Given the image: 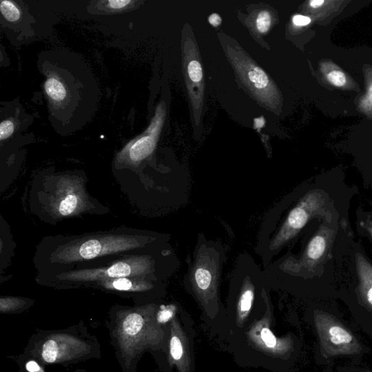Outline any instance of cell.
<instances>
[{
    "label": "cell",
    "instance_id": "6da1fadb",
    "mask_svg": "<svg viewBox=\"0 0 372 372\" xmlns=\"http://www.w3.org/2000/svg\"><path fill=\"white\" fill-rule=\"evenodd\" d=\"M160 308L151 303L136 307L116 305L110 311L106 325L123 372H137L146 353H165L167 322L161 319Z\"/></svg>",
    "mask_w": 372,
    "mask_h": 372
},
{
    "label": "cell",
    "instance_id": "7a4b0ae2",
    "mask_svg": "<svg viewBox=\"0 0 372 372\" xmlns=\"http://www.w3.org/2000/svg\"><path fill=\"white\" fill-rule=\"evenodd\" d=\"M266 310L244 332L226 340L235 362L243 367L263 368L271 372H294L301 343L293 332L279 336L273 330V307L265 290L261 292Z\"/></svg>",
    "mask_w": 372,
    "mask_h": 372
},
{
    "label": "cell",
    "instance_id": "3957f363",
    "mask_svg": "<svg viewBox=\"0 0 372 372\" xmlns=\"http://www.w3.org/2000/svg\"><path fill=\"white\" fill-rule=\"evenodd\" d=\"M101 345L84 321L62 330H37L17 358L19 366L34 362L47 366L70 365L99 360Z\"/></svg>",
    "mask_w": 372,
    "mask_h": 372
},
{
    "label": "cell",
    "instance_id": "277c9868",
    "mask_svg": "<svg viewBox=\"0 0 372 372\" xmlns=\"http://www.w3.org/2000/svg\"><path fill=\"white\" fill-rule=\"evenodd\" d=\"M310 320L317 337V356L320 364L337 358H361L369 351L359 336L338 317L315 310Z\"/></svg>",
    "mask_w": 372,
    "mask_h": 372
},
{
    "label": "cell",
    "instance_id": "5b68a950",
    "mask_svg": "<svg viewBox=\"0 0 372 372\" xmlns=\"http://www.w3.org/2000/svg\"><path fill=\"white\" fill-rule=\"evenodd\" d=\"M168 338L164 354L154 353L162 372H195V323L177 306L167 322Z\"/></svg>",
    "mask_w": 372,
    "mask_h": 372
},
{
    "label": "cell",
    "instance_id": "8992f818",
    "mask_svg": "<svg viewBox=\"0 0 372 372\" xmlns=\"http://www.w3.org/2000/svg\"><path fill=\"white\" fill-rule=\"evenodd\" d=\"M256 286L247 277L226 310L227 331L225 340L244 332L263 315L266 308H256Z\"/></svg>",
    "mask_w": 372,
    "mask_h": 372
},
{
    "label": "cell",
    "instance_id": "52a82bcc",
    "mask_svg": "<svg viewBox=\"0 0 372 372\" xmlns=\"http://www.w3.org/2000/svg\"><path fill=\"white\" fill-rule=\"evenodd\" d=\"M325 203L323 196L317 191L310 192L293 208L277 235L272 239L270 249H278L294 238L309 220L316 214Z\"/></svg>",
    "mask_w": 372,
    "mask_h": 372
},
{
    "label": "cell",
    "instance_id": "ba28073f",
    "mask_svg": "<svg viewBox=\"0 0 372 372\" xmlns=\"http://www.w3.org/2000/svg\"><path fill=\"white\" fill-rule=\"evenodd\" d=\"M137 240L124 237H103L92 238L82 245L68 247L62 253L64 260L93 259L103 254L113 253L138 246Z\"/></svg>",
    "mask_w": 372,
    "mask_h": 372
},
{
    "label": "cell",
    "instance_id": "9c48e42d",
    "mask_svg": "<svg viewBox=\"0 0 372 372\" xmlns=\"http://www.w3.org/2000/svg\"><path fill=\"white\" fill-rule=\"evenodd\" d=\"M150 262L147 259H133L120 261L113 266L99 269L74 272L66 274L65 279L73 282L101 281L104 278H123L129 275H140L148 271Z\"/></svg>",
    "mask_w": 372,
    "mask_h": 372
},
{
    "label": "cell",
    "instance_id": "30bf717a",
    "mask_svg": "<svg viewBox=\"0 0 372 372\" xmlns=\"http://www.w3.org/2000/svg\"><path fill=\"white\" fill-rule=\"evenodd\" d=\"M64 71H51L45 82V90L53 110L62 109L73 104L76 95L72 93L75 85L67 82Z\"/></svg>",
    "mask_w": 372,
    "mask_h": 372
},
{
    "label": "cell",
    "instance_id": "8fae6325",
    "mask_svg": "<svg viewBox=\"0 0 372 372\" xmlns=\"http://www.w3.org/2000/svg\"><path fill=\"white\" fill-rule=\"evenodd\" d=\"M162 125V116H156L146 134L130 142L124 149L122 155L127 156L133 162H139L146 159L155 149L157 136Z\"/></svg>",
    "mask_w": 372,
    "mask_h": 372
},
{
    "label": "cell",
    "instance_id": "7c38bea8",
    "mask_svg": "<svg viewBox=\"0 0 372 372\" xmlns=\"http://www.w3.org/2000/svg\"><path fill=\"white\" fill-rule=\"evenodd\" d=\"M359 290L367 311L372 317V266L362 255L356 256ZM372 338V317L362 329Z\"/></svg>",
    "mask_w": 372,
    "mask_h": 372
},
{
    "label": "cell",
    "instance_id": "4fadbf2b",
    "mask_svg": "<svg viewBox=\"0 0 372 372\" xmlns=\"http://www.w3.org/2000/svg\"><path fill=\"white\" fill-rule=\"evenodd\" d=\"M101 286L107 290L128 293L137 298L139 295L143 296L153 289V286L148 283L136 282L126 278H118L101 282Z\"/></svg>",
    "mask_w": 372,
    "mask_h": 372
},
{
    "label": "cell",
    "instance_id": "5bb4252c",
    "mask_svg": "<svg viewBox=\"0 0 372 372\" xmlns=\"http://www.w3.org/2000/svg\"><path fill=\"white\" fill-rule=\"evenodd\" d=\"M327 245V236L323 232L317 234L308 244L302 260L303 265H312L319 261L325 255Z\"/></svg>",
    "mask_w": 372,
    "mask_h": 372
},
{
    "label": "cell",
    "instance_id": "9a60e30c",
    "mask_svg": "<svg viewBox=\"0 0 372 372\" xmlns=\"http://www.w3.org/2000/svg\"><path fill=\"white\" fill-rule=\"evenodd\" d=\"M34 304L31 299L5 297L0 299V312L2 314H18L29 309Z\"/></svg>",
    "mask_w": 372,
    "mask_h": 372
},
{
    "label": "cell",
    "instance_id": "2e32d148",
    "mask_svg": "<svg viewBox=\"0 0 372 372\" xmlns=\"http://www.w3.org/2000/svg\"><path fill=\"white\" fill-rule=\"evenodd\" d=\"M247 77L249 81L253 84L254 88L257 90H265L270 88V80L265 73L260 68L256 65H249Z\"/></svg>",
    "mask_w": 372,
    "mask_h": 372
},
{
    "label": "cell",
    "instance_id": "e0dca14e",
    "mask_svg": "<svg viewBox=\"0 0 372 372\" xmlns=\"http://www.w3.org/2000/svg\"><path fill=\"white\" fill-rule=\"evenodd\" d=\"M1 12L5 18L10 22H16L21 18V11L17 5L11 1L4 0L1 3Z\"/></svg>",
    "mask_w": 372,
    "mask_h": 372
},
{
    "label": "cell",
    "instance_id": "ac0fdd59",
    "mask_svg": "<svg viewBox=\"0 0 372 372\" xmlns=\"http://www.w3.org/2000/svg\"><path fill=\"white\" fill-rule=\"evenodd\" d=\"M78 199L75 195L67 196L61 203L59 207V212L64 216L69 215L73 212L77 207Z\"/></svg>",
    "mask_w": 372,
    "mask_h": 372
},
{
    "label": "cell",
    "instance_id": "d6986e66",
    "mask_svg": "<svg viewBox=\"0 0 372 372\" xmlns=\"http://www.w3.org/2000/svg\"><path fill=\"white\" fill-rule=\"evenodd\" d=\"M271 25V16L268 11L260 12L257 18V28L261 33H266Z\"/></svg>",
    "mask_w": 372,
    "mask_h": 372
},
{
    "label": "cell",
    "instance_id": "ffe728a7",
    "mask_svg": "<svg viewBox=\"0 0 372 372\" xmlns=\"http://www.w3.org/2000/svg\"><path fill=\"white\" fill-rule=\"evenodd\" d=\"M327 80L335 87H343L346 84V77L343 71L334 70L327 75Z\"/></svg>",
    "mask_w": 372,
    "mask_h": 372
},
{
    "label": "cell",
    "instance_id": "44dd1931",
    "mask_svg": "<svg viewBox=\"0 0 372 372\" xmlns=\"http://www.w3.org/2000/svg\"><path fill=\"white\" fill-rule=\"evenodd\" d=\"M190 79L195 82H199L203 77L202 68L197 61H192L188 66Z\"/></svg>",
    "mask_w": 372,
    "mask_h": 372
},
{
    "label": "cell",
    "instance_id": "7402d4cb",
    "mask_svg": "<svg viewBox=\"0 0 372 372\" xmlns=\"http://www.w3.org/2000/svg\"><path fill=\"white\" fill-rule=\"evenodd\" d=\"M15 125L10 119L4 120L0 125V139L2 141L10 138L14 134Z\"/></svg>",
    "mask_w": 372,
    "mask_h": 372
},
{
    "label": "cell",
    "instance_id": "603a6c76",
    "mask_svg": "<svg viewBox=\"0 0 372 372\" xmlns=\"http://www.w3.org/2000/svg\"><path fill=\"white\" fill-rule=\"evenodd\" d=\"M360 108L363 111L372 112V82L369 85L367 93L360 101Z\"/></svg>",
    "mask_w": 372,
    "mask_h": 372
},
{
    "label": "cell",
    "instance_id": "cb8c5ba5",
    "mask_svg": "<svg viewBox=\"0 0 372 372\" xmlns=\"http://www.w3.org/2000/svg\"><path fill=\"white\" fill-rule=\"evenodd\" d=\"M133 3L130 0H110L106 2V7L114 10H121Z\"/></svg>",
    "mask_w": 372,
    "mask_h": 372
},
{
    "label": "cell",
    "instance_id": "d4e9b609",
    "mask_svg": "<svg viewBox=\"0 0 372 372\" xmlns=\"http://www.w3.org/2000/svg\"><path fill=\"white\" fill-rule=\"evenodd\" d=\"M293 21L295 26L305 27L308 25L311 22V19L308 16L302 15H296L293 17Z\"/></svg>",
    "mask_w": 372,
    "mask_h": 372
},
{
    "label": "cell",
    "instance_id": "484cf974",
    "mask_svg": "<svg viewBox=\"0 0 372 372\" xmlns=\"http://www.w3.org/2000/svg\"><path fill=\"white\" fill-rule=\"evenodd\" d=\"M209 22L212 26L217 27L221 25L222 19L219 14H213L209 17Z\"/></svg>",
    "mask_w": 372,
    "mask_h": 372
},
{
    "label": "cell",
    "instance_id": "4316f807",
    "mask_svg": "<svg viewBox=\"0 0 372 372\" xmlns=\"http://www.w3.org/2000/svg\"><path fill=\"white\" fill-rule=\"evenodd\" d=\"M327 372H332L331 371ZM340 372H372L371 371L367 370L362 368H358L355 367L343 368Z\"/></svg>",
    "mask_w": 372,
    "mask_h": 372
},
{
    "label": "cell",
    "instance_id": "83f0119b",
    "mask_svg": "<svg viewBox=\"0 0 372 372\" xmlns=\"http://www.w3.org/2000/svg\"><path fill=\"white\" fill-rule=\"evenodd\" d=\"M323 3H325V1L323 0H312L309 3L310 6L313 8H318L321 7Z\"/></svg>",
    "mask_w": 372,
    "mask_h": 372
},
{
    "label": "cell",
    "instance_id": "f1b7e54d",
    "mask_svg": "<svg viewBox=\"0 0 372 372\" xmlns=\"http://www.w3.org/2000/svg\"><path fill=\"white\" fill-rule=\"evenodd\" d=\"M367 230L372 237V220L367 222L366 224Z\"/></svg>",
    "mask_w": 372,
    "mask_h": 372
},
{
    "label": "cell",
    "instance_id": "f546056e",
    "mask_svg": "<svg viewBox=\"0 0 372 372\" xmlns=\"http://www.w3.org/2000/svg\"><path fill=\"white\" fill-rule=\"evenodd\" d=\"M73 372H90V371L85 369H77L75 370Z\"/></svg>",
    "mask_w": 372,
    "mask_h": 372
}]
</instances>
